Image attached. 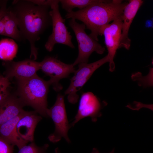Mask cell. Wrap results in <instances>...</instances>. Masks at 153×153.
Here are the masks:
<instances>
[{"mask_svg":"<svg viewBox=\"0 0 153 153\" xmlns=\"http://www.w3.org/2000/svg\"><path fill=\"white\" fill-rule=\"evenodd\" d=\"M50 8L48 5H36L30 0H15L8 8L16 19L22 39H27L29 42L30 58L34 60L38 54L35 42L52 25Z\"/></svg>","mask_w":153,"mask_h":153,"instance_id":"1","label":"cell"},{"mask_svg":"<svg viewBox=\"0 0 153 153\" xmlns=\"http://www.w3.org/2000/svg\"><path fill=\"white\" fill-rule=\"evenodd\" d=\"M127 3L122 0H105L89 5L78 10L67 13L66 19L80 20L91 31L89 35L97 41L101 28L112 21L122 16Z\"/></svg>","mask_w":153,"mask_h":153,"instance_id":"2","label":"cell"},{"mask_svg":"<svg viewBox=\"0 0 153 153\" xmlns=\"http://www.w3.org/2000/svg\"><path fill=\"white\" fill-rule=\"evenodd\" d=\"M15 93L24 106H29L39 115L48 118L47 95L50 84L37 75L30 78L17 80Z\"/></svg>","mask_w":153,"mask_h":153,"instance_id":"3","label":"cell"},{"mask_svg":"<svg viewBox=\"0 0 153 153\" xmlns=\"http://www.w3.org/2000/svg\"><path fill=\"white\" fill-rule=\"evenodd\" d=\"M69 25L73 31L78 44V57L73 64V66L81 63H88L90 55L94 52L101 54L105 48L85 31L86 26L83 24H80L76 20L71 18Z\"/></svg>","mask_w":153,"mask_h":153,"instance_id":"4","label":"cell"},{"mask_svg":"<svg viewBox=\"0 0 153 153\" xmlns=\"http://www.w3.org/2000/svg\"><path fill=\"white\" fill-rule=\"evenodd\" d=\"M59 0L50 6V10L52 31L45 44L46 49L49 52L52 51L56 44H61L74 48L75 46L71 41L72 37L68 31L65 24V19L61 16L59 9Z\"/></svg>","mask_w":153,"mask_h":153,"instance_id":"5","label":"cell"},{"mask_svg":"<svg viewBox=\"0 0 153 153\" xmlns=\"http://www.w3.org/2000/svg\"><path fill=\"white\" fill-rule=\"evenodd\" d=\"M109 61L107 55L94 62L78 64V69L74 72V76L70 79V85L65 92V94L67 95V99L70 103L74 104L77 102L79 98L77 92L82 88L97 69Z\"/></svg>","mask_w":153,"mask_h":153,"instance_id":"6","label":"cell"},{"mask_svg":"<svg viewBox=\"0 0 153 153\" xmlns=\"http://www.w3.org/2000/svg\"><path fill=\"white\" fill-rule=\"evenodd\" d=\"M47 114L48 118H52L55 126L54 132L48 137L49 140L55 143L63 138L67 143H70L68 132L71 127L67 117L63 95L60 94L58 95L55 103L48 109Z\"/></svg>","mask_w":153,"mask_h":153,"instance_id":"7","label":"cell"},{"mask_svg":"<svg viewBox=\"0 0 153 153\" xmlns=\"http://www.w3.org/2000/svg\"><path fill=\"white\" fill-rule=\"evenodd\" d=\"M40 69L46 75L49 76V81L53 89L59 92L63 88L59 83L60 80L67 77L76 70L73 64L65 63L57 58L48 56L40 62Z\"/></svg>","mask_w":153,"mask_h":153,"instance_id":"8","label":"cell"},{"mask_svg":"<svg viewBox=\"0 0 153 153\" xmlns=\"http://www.w3.org/2000/svg\"><path fill=\"white\" fill-rule=\"evenodd\" d=\"M122 16L103 27L100 31V35H103L108 51L109 70L114 71L115 65L114 59L119 47L121 36Z\"/></svg>","mask_w":153,"mask_h":153,"instance_id":"9","label":"cell"},{"mask_svg":"<svg viewBox=\"0 0 153 153\" xmlns=\"http://www.w3.org/2000/svg\"><path fill=\"white\" fill-rule=\"evenodd\" d=\"M104 105L92 92L84 93L81 97L77 113L74 121L70 125L71 127L87 117H90L92 121L96 122L97 118L101 116L100 111Z\"/></svg>","mask_w":153,"mask_h":153,"instance_id":"10","label":"cell"},{"mask_svg":"<svg viewBox=\"0 0 153 153\" xmlns=\"http://www.w3.org/2000/svg\"><path fill=\"white\" fill-rule=\"evenodd\" d=\"M5 61V76L10 80L13 78L16 80L31 78L37 75V72L40 69V62L32 59Z\"/></svg>","mask_w":153,"mask_h":153,"instance_id":"11","label":"cell"},{"mask_svg":"<svg viewBox=\"0 0 153 153\" xmlns=\"http://www.w3.org/2000/svg\"><path fill=\"white\" fill-rule=\"evenodd\" d=\"M144 1L142 0H130L125 7L122 16L121 36L119 48L123 47L129 49L131 41L128 37L131 25Z\"/></svg>","mask_w":153,"mask_h":153,"instance_id":"12","label":"cell"},{"mask_svg":"<svg viewBox=\"0 0 153 153\" xmlns=\"http://www.w3.org/2000/svg\"><path fill=\"white\" fill-rule=\"evenodd\" d=\"M42 116L35 111H28L18 121L16 126L17 132L24 140L29 142L34 141V133Z\"/></svg>","mask_w":153,"mask_h":153,"instance_id":"13","label":"cell"},{"mask_svg":"<svg viewBox=\"0 0 153 153\" xmlns=\"http://www.w3.org/2000/svg\"><path fill=\"white\" fill-rule=\"evenodd\" d=\"M27 112L24 110L18 115L0 126V137L10 144L16 146L19 150L29 142L20 137L16 129L18 121Z\"/></svg>","mask_w":153,"mask_h":153,"instance_id":"14","label":"cell"},{"mask_svg":"<svg viewBox=\"0 0 153 153\" xmlns=\"http://www.w3.org/2000/svg\"><path fill=\"white\" fill-rule=\"evenodd\" d=\"M25 106L15 93H10L0 104V126L18 115Z\"/></svg>","mask_w":153,"mask_h":153,"instance_id":"15","label":"cell"},{"mask_svg":"<svg viewBox=\"0 0 153 153\" xmlns=\"http://www.w3.org/2000/svg\"><path fill=\"white\" fill-rule=\"evenodd\" d=\"M4 24V35L20 41L22 40L16 19L8 8L5 10L3 16Z\"/></svg>","mask_w":153,"mask_h":153,"instance_id":"16","label":"cell"},{"mask_svg":"<svg viewBox=\"0 0 153 153\" xmlns=\"http://www.w3.org/2000/svg\"><path fill=\"white\" fill-rule=\"evenodd\" d=\"M18 46L12 39L6 38L0 41V59L11 61L16 57Z\"/></svg>","mask_w":153,"mask_h":153,"instance_id":"17","label":"cell"},{"mask_svg":"<svg viewBox=\"0 0 153 153\" xmlns=\"http://www.w3.org/2000/svg\"><path fill=\"white\" fill-rule=\"evenodd\" d=\"M62 8L67 12L73 11L75 8L82 9L87 6L105 1L103 0H59Z\"/></svg>","mask_w":153,"mask_h":153,"instance_id":"18","label":"cell"},{"mask_svg":"<svg viewBox=\"0 0 153 153\" xmlns=\"http://www.w3.org/2000/svg\"><path fill=\"white\" fill-rule=\"evenodd\" d=\"M48 147V144L41 146H38L34 141L22 147L19 149L18 153H46Z\"/></svg>","mask_w":153,"mask_h":153,"instance_id":"19","label":"cell"},{"mask_svg":"<svg viewBox=\"0 0 153 153\" xmlns=\"http://www.w3.org/2000/svg\"><path fill=\"white\" fill-rule=\"evenodd\" d=\"M10 84L9 79L0 75V104L10 94Z\"/></svg>","mask_w":153,"mask_h":153,"instance_id":"20","label":"cell"},{"mask_svg":"<svg viewBox=\"0 0 153 153\" xmlns=\"http://www.w3.org/2000/svg\"><path fill=\"white\" fill-rule=\"evenodd\" d=\"M14 146L0 137V153H14Z\"/></svg>","mask_w":153,"mask_h":153,"instance_id":"21","label":"cell"},{"mask_svg":"<svg viewBox=\"0 0 153 153\" xmlns=\"http://www.w3.org/2000/svg\"><path fill=\"white\" fill-rule=\"evenodd\" d=\"M6 1H3L0 8V35H4V24L3 20L4 12L6 8Z\"/></svg>","mask_w":153,"mask_h":153,"instance_id":"22","label":"cell"},{"mask_svg":"<svg viewBox=\"0 0 153 153\" xmlns=\"http://www.w3.org/2000/svg\"><path fill=\"white\" fill-rule=\"evenodd\" d=\"M35 4L38 5H48L49 6L53 4L56 0H30Z\"/></svg>","mask_w":153,"mask_h":153,"instance_id":"23","label":"cell"},{"mask_svg":"<svg viewBox=\"0 0 153 153\" xmlns=\"http://www.w3.org/2000/svg\"><path fill=\"white\" fill-rule=\"evenodd\" d=\"M91 153H100L99 152L98 150L95 148H94L92 150ZM108 153H114V150H113L111 152Z\"/></svg>","mask_w":153,"mask_h":153,"instance_id":"24","label":"cell"},{"mask_svg":"<svg viewBox=\"0 0 153 153\" xmlns=\"http://www.w3.org/2000/svg\"><path fill=\"white\" fill-rule=\"evenodd\" d=\"M152 22L150 20H148L146 22V26L147 27H149L152 26Z\"/></svg>","mask_w":153,"mask_h":153,"instance_id":"25","label":"cell"},{"mask_svg":"<svg viewBox=\"0 0 153 153\" xmlns=\"http://www.w3.org/2000/svg\"><path fill=\"white\" fill-rule=\"evenodd\" d=\"M55 153H60V151L58 148H56L55 150Z\"/></svg>","mask_w":153,"mask_h":153,"instance_id":"26","label":"cell"}]
</instances>
